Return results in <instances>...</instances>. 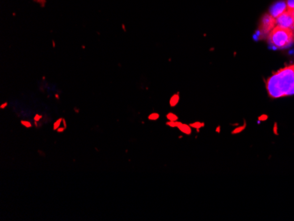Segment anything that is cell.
Returning a JSON list of instances; mask_svg holds the SVG:
<instances>
[{"instance_id": "6da1fadb", "label": "cell", "mask_w": 294, "mask_h": 221, "mask_svg": "<svg viewBox=\"0 0 294 221\" xmlns=\"http://www.w3.org/2000/svg\"><path fill=\"white\" fill-rule=\"evenodd\" d=\"M266 89L270 98L277 99L294 95V64L273 73L266 81Z\"/></svg>"}, {"instance_id": "7a4b0ae2", "label": "cell", "mask_w": 294, "mask_h": 221, "mask_svg": "<svg viewBox=\"0 0 294 221\" xmlns=\"http://www.w3.org/2000/svg\"><path fill=\"white\" fill-rule=\"evenodd\" d=\"M268 41L275 49H286L294 42V31L276 26L269 33Z\"/></svg>"}, {"instance_id": "3957f363", "label": "cell", "mask_w": 294, "mask_h": 221, "mask_svg": "<svg viewBox=\"0 0 294 221\" xmlns=\"http://www.w3.org/2000/svg\"><path fill=\"white\" fill-rule=\"evenodd\" d=\"M275 27H276V19L272 17L269 13L264 14L260 21V26L258 30L259 38L262 39L264 36H268L269 33L272 31V29Z\"/></svg>"}, {"instance_id": "277c9868", "label": "cell", "mask_w": 294, "mask_h": 221, "mask_svg": "<svg viewBox=\"0 0 294 221\" xmlns=\"http://www.w3.org/2000/svg\"><path fill=\"white\" fill-rule=\"evenodd\" d=\"M276 26L294 30V10L287 9L276 18Z\"/></svg>"}, {"instance_id": "5b68a950", "label": "cell", "mask_w": 294, "mask_h": 221, "mask_svg": "<svg viewBox=\"0 0 294 221\" xmlns=\"http://www.w3.org/2000/svg\"><path fill=\"white\" fill-rule=\"evenodd\" d=\"M287 4H286V1H278L277 3H275L271 8L269 9V14L274 17L275 19L277 18L279 15H281L283 12H285L286 10H287Z\"/></svg>"}, {"instance_id": "8992f818", "label": "cell", "mask_w": 294, "mask_h": 221, "mask_svg": "<svg viewBox=\"0 0 294 221\" xmlns=\"http://www.w3.org/2000/svg\"><path fill=\"white\" fill-rule=\"evenodd\" d=\"M178 129H179L180 131H181L182 133H184L188 136L191 135V133H192V128L190 127V125H188V124H181L180 126L178 127Z\"/></svg>"}, {"instance_id": "52a82bcc", "label": "cell", "mask_w": 294, "mask_h": 221, "mask_svg": "<svg viewBox=\"0 0 294 221\" xmlns=\"http://www.w3.org/2000/svg\"><path fill=\"white\" fill-rule=\"evenodd\" d=\"M179 100H180V97H179V95H178V94L173 95V96L171 97V99H170V101H169L170 106H171L172 108H175L177 104H178Z\"/></svg>"}, {"instance_id": "ba28073f", "label": "cell", "mask_w": 294, "mask_h": 221, "mask_svg": "<svg viewBox=\"0 0 294 221\" xmlns=\"http://www.w3.org/2000/svg\"><path fill=\"white\" fill-rule=\"evenodd\" d=\"M189 125H190L191 128H194V129H196L197 131H199V129H200L201 128H203V127L204 126V123H200V122H196V123L190 124Z\"/></svg>"}, {"instance_id": "9c48e42d", "label": "cell", "mask_w": 294, "mask_h": 221, "mask_svg": "<svg viewBox=\"0 0 294 221\" xmlns=\"http://www.w3.org/2000/svg\"><path fill=\"white\" fill-rule=\"evenodd\" d=\"M181 124H182V123H180V122H179V121H169V122H167L166 124H167V126L171 127V128H178V127L180 126Z\"/></svg>"}, {"instance_id": "30bf717a", "label": "cell", "mask_w": 294, "mask_h": 221, "mask_svg": "<svg viewBox=\"0 0 294 221\" xmlns=\"http://www.w3.org/2000/svg\"><path fill=\"white\" fill-rule=\"evenodd\" d=\"M63 118H58L57 121H55V123L53 124V130H57L59 127L62 126V124H63Z\"/></svg>"}, {"instance_id": "8fae6325", "label": "cell", "mask_w": 294, "mask_h": 221, "mask_svg": "<svg viewBox=\"0 0 294 221\" xmlns=\"http://www.w3.org/2000/svg\"><path fill=\"white\" fill-rule=\"evenodd\" d=\"M166 117H167V119L168 121H178V119H179L178 116H177L175 114H174V113H168L166 116Z\"/></svg>"}, {"instance_id": "7c38bea8", "label": "cell", "mask_w": 294, "mask_h": 221, "mask_svg": "<svg viewBox=\"0 0 294 221\" xmlns=\"http://www.w3.org/2000/svg\"><path fill=\"white\" fill-rule=\"evenodd\" d=\"M159 118V115L158 113H151L148 116V119L150 121H157Z\"/></svg>"}, {"instance_id": "4fadbf2b", "label": "cell", "mask_w": 294, "mask_h": 221, "mask_svg": "<svg viewBox=\"0 0 294 221\" xmlns=\"http://www.w3.org/2000/svg\"><path fill=\"white\" fill-rule=\"evenodd\" d=\"M20 124L23 125V126L25 127V128H27V129H30V128L33 127V124H31V122L28 121V120H21L20 121Z\"/></svg>"}, {"instance_id": "5bb4252c", "label": "cell", "mask_w": 294, "mask_h": 221, "mask_svg": "<svg viewBox=\"0 0 294 221\" xmlns=\"http://www.w3.org/2000/svg\"><path fill=\"white\" fill-rule=\"evenodd\" d=\"M286 4L288 9L294 10V0H286Z\"/></svg>"}, {"instance_id": "9a60e30c", "label": "cell", "mask_w": 294, "mask_h": 221, "mask_svg": "<svg viewBox=\"0 0 294 221\" xmlns=\"http://www.w3.org/2000/svg\"><path fill=\"white\" fill-rule=\"evenodd\" d=\"M41 119H42V116H41V114H36V115L34 116V117H33V122H37V123H39V122H41Z\"/></svg>"}, {"instance_id": "2e32d148", "label": "cell", "mask_w": 294, "mask_h": 221, "mask_svg": "<svg viewBox=\"0 0 294 221\" xmlns=\"http://www.w3.org/2000/svg\"><path fill=\"white\" fill-rule=\"evenodd\" d=\"M245 127H246V124H244V125H242V126H240V127H239V128H237V129H235L234 131H233V134H236V133H239L240 131H242L244 129H245Z\"/></svg>"}, {"instance_id": "e0dca14e", "label": "cell", "mask_w": 294, "mask_h": 221, "mask_svg": "<svg viewBox=\"0 0 294 221\" xmlns=\"http://www.w3.org/2000/svg\"><path fill=\"white\" fill-rule=\"evenodd\" d=\"M66 129H67V127H65V126H63H63L59 127L58 129H57V131L58 133H62V132H63V131H64V130H65Z\"/></svg>"}, {"instance_id": "ac0fdd59", "label": "cell", "mask_w": 294, "mask_h": 221, "mask_svg": "<svg viewBox=\"0 0 294 221\" xmlns=\"http://www.w3.org/2000/svg\"><path fill=\"white\" fill-rule=\"evenodd\" d=\"M7 106H8V103L7 102H4V103H3V104L0 105V109H4Z\"/></svg>"}, {"instance_id": "d6986e66", "label": "cell", "mask_w": 294, "mask_h": 221, "mask_svg": "<svg viewBox=\"0 0 294 221\" xmlns=\"http://www.w3.org/2000/svg\"><path fill=\"white\" fill-rule=\"evenodd\" d=\"M38 153H39L40 155H42V157H45V153H44L42 151H41V150H38Z\"/></svg>"}, {"instance_id": "ffe728a7", "label": "cell", "mask_w": 294, "mask_h": 221, "mask_svg": "<svg viewBox=\"0 0 294 221\" xmlns=\"http://www.w3.org/2000/svg\"><path fill=\"white\" fill-rule=\"evenodd\" d=\"M33 124H34V126L36 127L37 129H39V128L41 127V124H38L37 122H33Z\"/></svg>"}, {"instance_id": "44dd1931", "label": "cell", "mask_w": 294, "mask_h": 221, "mask_svg": "<svg viewBox=\"0 0 294 221\" xmlns=\"http://www.w3.org/2000/svg\"><path fill=\"white\" fill-rule=\"evenodd\" d=\"M267 119V116H262L260 118H259V121H263V120H266Z\"/></svg>"}, {"instance_id": "7402d4cb", "label": "cell", "mask_w": 294, "mask_h": 221, "mask_svg": "<svg viewBox=\"0 0 294 221\" xmlns=\"http://www.w3.org/2000/svg\"><path fill=\"white\" fill-rule=\"evenodd\" d=\"M74 111H75L77 114H79V108H74Z\"/></svg>"}, {"instance_id": "603a6c76", "label": "cell", "mask_w": 294, "mask_h": 221, "mask_svg": "<svg viewBox=\"0 0 294 221\" xmlns=\"http://www.w3.org/2000/svg\"><path fill=\"white\" fill-rule=\"evenodd\" d=\"M56 98L57 99V100H59V96H58V95H56Z\"/></svg>"}]
</instances>
